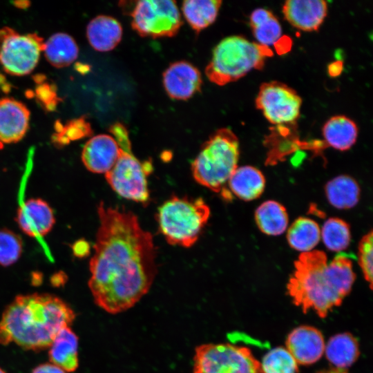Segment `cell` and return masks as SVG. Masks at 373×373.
<instances>
[{"label": "cell", "mask_w": 373, "mask_h": 373, "mask_svg": "<svg viewBox=\"0 0 373 373\" xmlns=\"http://www.w3.org/2000/svg\"><path fill=\"white\" fill-rule=\"evenodd\" d=\"M97 213L88 285L95 304L117 314L133 307L149 291L157 272L156 249L153 236L133 212L101 202Z\"/></svg>", "instance_id": "1"}, {"label": "cell", "mask_w": 373, "mask_h": 373, "mask_svg": "<svg viewBox=\"0 0 373 373\" xmlns=\"http://www.w3.org/2000/svg\"><path fill=\"white\" fill-rule=\"evenodd\" d=\"M352 262L341 254L329 262L325 253L312 250L301 253L294 262V271L287 285L293 303L304 314L313 309L325 318L349 294L355 280Z\"/></svg>", "instance_id": "2"}, {"label": "cell", "mask_w": 373, "mask_h": 373, "mask_svg": "<svg viewBox=\"0 0 373 373\" xmlns=\"http://www.w3.org/2000/svg\"><path fill=\"white\" fill-rule=\"evenodd\" d=\"M76 314L61 298L48 293L20 294L4 309L0 319V344L15 343L26 350L48 348Z\"/></svg>", "instance_id": "3"}, {"label": "cell", "mask_w": 373, "mask_h": 373, "mask_svg": "<svg viewBox=\"0 0 373 373\" xmlns=\"http://www.w3.org/2000/svg\"><path fill=\"white\" fill-rule=\"evenodd\" d=\"M239 155V142L235 133L228 128H219L202 144L193 161L192 175L198 184L216 193L222 192L230 199L225 184L238 167Z\"/></svg>", "instance_id": "4"}, {"label": "cell", "mask_w": 373, "mask_h": 373, "mask_svg": "<svg viewBox=\"0 0 373 373\" xmlns=\"http://www.w3.org/2000/svg\"><path fill=\"white\" fill-rule=\"evenodd\" d=\"M273 52L269 47L233 35L221 40L214 48L205 74L213 83L224 86L236 82L252 70H260Z\"/></svg>", "instance_id": "5"}, {"label": "cell", "mask_w": 373, "mask_h": 373, "mask_svg": "<svg viewBox=\"0 0 373 373\" xmlns=\"http://www.w3.org/2000/svg\"><path fill=\"white\" fill-rule=\"evenodd\" d=\"M210 216V209L202 198L172 195L157 209L160 232L168 243L192 247L198 240Z\"/></svg>", "instance_id": "6"}, {"label": "cell", "mask_w": 373, "mask_h": 373, "mask_svg": "<svg viewBox=\"0 0 373 373\" xmlns=\"http://www.w3.org/2000/svg\"><path fill=\"white\" fill-rule=\"evenodd\" d=\"M109 131L117 143L119 155L113 168L104 174L107 182L122 197L146 204L147 177L153 170L151 161L141 162L133 155L128 132L122 124L115 123Z\"/></svg>", "instance_id": "7"}, {"label": "cell", "mask_w": 373, "mask_h": 373, "mask_svg": "<svg viewBox=\"0 0 373 373\" xmlns=\"http://www.w3.org/2000/svg\"><path fill=\"white\" fill-rule=\"evenodd\" d=\"M193 373H262L260 363L245 347L229 343L197 346Z\"/></svg>", "instance_id": "8"}, {"label": "cell", "mask_w": 373, "mask_h": 373, "mask_svg": "<svg viewBox=\"0 0 373 373\" xmlns=\"http://www.w3.org/2000/svg\"><path fill=\"white\" fill-rule=\"evenodd\" d=\"M44 42L35 33L21 35L15 30L0 28V64L7 73L23 76L37 66Z\"/></svg>", "instance_id": "9"}, {"label": "cell", "mask_w": 373, "mask_h": 373, "mask_svg": "<svg viewBox=\"0 0 373 373\" xmlns=\"http://www.w3.org/2000/svg\"><path fill=\"white\" fill-rule=\"evenodd\" d=\"M133 29L142 37H173L182 21L175 1L142 0L132 10Z\"/></svg>", "instance_id": "10"}, {"label": "cell", "mask_w": 373, "mask_h": 373, "mask_svg": "<svg viewBox=\"0 0 373 373\" xmlns=\"http://www.w3.org/2000/svg\"><path fill=\"white\" fill-rule=\"evenodd\" d=\"M302 99L287 84L271 81L262 83L256 98V107L274 125L294 123L300 117Z\"/></svg>", "instance_id": "11"}, {"label": "cell", "mask_w": 373, "mask_h": 373, "mask_svg": "<svg viewBox=\"0 0 373 373\" xmlns=\"http://www.w3.org/2000/svg\"><path fill=\"white\" fill-rule=\"evenodd\" d=\"M15 220L19 229L32 238L46 236L55 224L52 207L41 198L25 201L17 209Z\"/></svg>", "instance_id": "12"}, {"label": "cell", "mask_w": 373, "mask_h": 373, "mask_svg": "<svg viewBox=\"0 0 373 373\" xmlns=\"http://www.w3.org/2000/svg\"><path fill=\"white\" fill-rule=\"evenodd\" d=\"M202 83L199 70L191 63H172L163 73V84L169 96L186 100L200 90Z\"/></svg>", "instance_id": "13"}, {"label": "cell", "mask_w": 373, "mask_h": 373, "mask_svg": "<svg viewBox=\"0 0 373 373\" xmlns=\"http://www.w3.org/2000/svg\"><path fill=\"white\" fill-rule=\"evenodd\" d=\"M286 347L297 364L307 365L321 358L325 345L323 336L318 329L302 325L289 334Z\"/></svg>", "instance_id": "14"}, {"label": "cell", "mask_w": 373, "mask_h": 373, "mask_svg": "<svg viewBox=\"0 0 373 373\" xmlns=\"http://www.w3.org/2000/svg\"><path fill=\"white\" fill-rule=\"evenodd\" d=\"M327 3L323 0H288L283 13L293 27L305 32L318 30L327 14Z\"/></svg>", "instance_id": "15"}, {"label": "cell", "mask_w": 373, "mask_h": 373, "mask_svg": "<svg viewBox=\"0 0 373 373\" xmlns=\"http://www.w3.org/2000/svg\"><path fill=\"white\" fill-rule=\"evenodd\" d=\"M30 111L21 102L10 97L0 99V143H16L23 139L29 127Z\"/></svg>", "instance_id": "16"}, {"label": "cell", "mask_w": 373, "mask_h": 373, "mask_svg": "<svg viewBox=\"0 0 373 373\" xmlns=\"http://www.w3.org/2000/svg\"><path fill=\"white\" fill-rule=\"evenodd\" d=\"M118 155L119 147L115 138L107 134H99L86 142L81 158L89 171L105 174L113 168Z\"/></svg>", "instance_id": "17"}, {"label": "cell", "mask_w": 373, "mask_h": 373, "mask_svg": "<svg viewBox=\"0 0 373 373\" xmlns=\"http://www.w3.org/2000/svg\"><path fill=\"white\" fill-rule=\"evenodd\" d=\"M78 345L79 338L70 327L61 328L48 347L50 363L65 372H75L79 366Z\"/></svg>", "instance_id": "18"}, {"label": "cell", "mask_w": 373, "mask_h": 373, "mask_svg": "<svg viewBox=\"0 0 373 373\" xmlns=\"http://www.w3.org/2000/svg\"><path fill=\"white\" fill-rule=\"evenodd\" d=\"M86 36L95 50L100 52L110 51L122 39V26L113 17L99 15L93 18L88 24Z\"/></svg>", "instance_id": "19"}, {"label": "cell", "mask_w": 373, "mask_h": 373, "mask_svg": "<svg viewBox=\"0 0 373 373\" xmlns=\"http://www.w3.org/2000/svg\"><path fill=\"white\" fill-rule=\"evenodd\" d=\"M325 143L339 151L349 150L356 142L358 129L356 124L345 115L330 117L322 129Z\"/></svg>", "instance_id": "20"}, {"label": "cell", "mask_w": 373, "mask_h": 373, "mask_svg": "<svg viewBox=\"0 0 373 373\" xmlns=\"http://www.w3.org/2000/svg\"><path fill=\"white\" fill-rule=\"evenodd\" d=\"M231 191L245 201L259 198L265 186V179L260 170L252 166L237 167L228 181Z\"/></svg>", "instance_id": "21"}, {"label": "cell", "mask_w": 373, "mask_h": 373, "mask_svg": "<svg viewBox=\"0 0 373 373\" xmlns=\"http://www.w3.org/2000/svg\"><path fill=\"white\" fill-rule=\"evenodd\" d=\"M325 355L329 363L338 369L352 365L358 358V343L350 333L338 334L329 338L325 347Z\"/></svg>", "instance_id": "22"}, {"label": "cell", "mask_w": 373, "mask_h": 373, "mask_svg": "<svg viewBox=\"0 0 373 373\" xmlns=\"http://www.w3.org/2000/svg\"><path fill=\"white\" fill-rule=\"evenodd\" d=\"M43 51L47 61L60 68L70 65L77 59L79 48L70 35L57 32L44 42Z\"/></svg>", "instance_id": "23"}, {"label": "cell", "mask_w": 373, "mask_h": 373, "mask_svg": "<svg viewBox=\"0 0 373 373\" xmlns=\"http://www.w3.org/2000/svg\"><path fill=\"white\" fill-rule=\"evenodd\" d=\"M325 191L329 204L339 209L354 207L360 198L358 183L348 175L333 178L327 183Z\"/></svg>", "instance_id": "24"}, {"label": "cell", "mask_w": 373, "mask_h": 373, "mask_svg": "<svg viewBox=\"0 0 373 373\" xmlns=\"http://www.w3.org/2000/svg\"><path fill=\"white\" fill-rule=\"evenodd\" d=\"M221 4L220 0H186L182 10L192 29L199 33L215 21Z\"/></svg>", "instance_id": "25"}, {"label": "cell", "mask_w": 373, "mask_h": 373, "mask_svg": "<svg viewBox=\"0 0 373 373\" xmlns=\"http://www.w3.org/2000/svg\"><path fill=\"white\" fill-rule=\"evenodd\" d=\"M249 24L257 43L269 46L281 37L282 27L273 12L265 8H256L251 14Z\"/></svg>", "instance_id": "26"}, {"label": "cell", "mask_w": 373, "mask_h": 373, "mask_svg": "<svg viewBox=\"0 0 373 373\" xmlns=\"http://www.w3.org/2000/svg\"><path fill=\"white\" fill-rule=\"evenodd\" d=\"M255 220L259 229L269 236L282 234L288 225V215L280 203L268 200L256 210Z\"/></svg>", "instance_id": "27"}, {"label": "cell", "mask_w": 373, "mask_h": 373, "mask_svg": "<svg viewBox=\"0 0 373 373\" xmlns=\"http://www.w3.org/2000/svg\"><path fill=\"white\" fill-rule=\"evenodd\" d=\"M287 239L290 247L302 253L312 251L321 239V229L313 220L300 217L289 227Z\"/></svg>", "instance_id": "28"}, {"label": "cell", "mask_w": 373, "mask_h": 373, "mask_svg": "<svg viewBox=\"0 0 373 373\" xmlns=\"http://www.w3.org/2000/svg\"><path fill=\"white\" fill-rule=\"evenodd\" d=\"M321 236L327 249L341 251L346 249L350 243V226L340 218H331L324 223Z\"/></svg>", "instance_id": "29"}, {"label": "cell", "mask_w": 373, "mask_h": 373, "mask_svg": "<svg viewBox=\"0 0 373 373\" xmlns=\"http://www.w3.org/2000/svg\"><path fill=\"white\" fill-rule=\"evenodd\" d=\"M55 133L52 135V142L57 147H63L71 141H75L87 136L92 133L90 124L84 117L68 121L65 124L59 121L55 124Z\"/></svg>", "instance_id": "30"}, {"label": "cell", "mask_w": 373, "mask_h": 373, "mask_svg": "<svg viewBox=\"0 0 373 373\" xmlns=\"http://www.w3.org/2000/svg\"><path fill=\"white\" fill-rule=\"evenodd\" d=\"M260 368L262 373H298L297 363L287 350L282 347L267 353Z\"/></svg>", "instance_id": "31"}, {"label": "cell", "mask_w": 373, "mask_h": 373, "mask_svg": "<svg viewBox=\"0 0 373 373\" xmlns=\"http://www.w3.org/2000/svg\"><path fill=\"white\" fill-rule=\"evenodd\" d=\"M23 251L21 238L10 229H0V265L9 267L15 264Z\"/></svg>", "instance_id": "32"}, {"label": "cell", "mask_w": 373, "mask_h": 373, "mask_svg": "<svg viewBox=\"0 0 373 373\" xmlns=\"http://www.w3.org/2000/svg\"><path fill=\"white\" fill-rule=\"evenodd\" d=\"M373 237L372 231L363 236L358 244V264L363 271L366 281L370 283V288H372V255H373Z\"/></svg>", "instance_id": "33"}, {"label": "cell", "mask_w": 373, "mask_h": 373, "mask_svg": "<svg viewBox=\"0 0 373 373\" xmlns=\"http://www.w3.org/2000/svg\"><path fill=\"white\" fill-rule=\"evenodd\" d=\"M56 86L46 82L39 84L35 89V96L40 105L46 111H54L61 99L57 96Z\"/></svg>", "instance_id": "34"}, {"label": "cell", "mask_w": 373, "mask_h": 373, "mask_svg": "<svg viewBox=\"0 0 373 373\" xmlns=\"http://www.w3.org/2000/svg\"><path fill=\"white\" fill-rule=\"evenodd\" d=\"M31 373H66V372L51 363H45L36 366Z\"/></svg>", "instance_id": "35"}, {"label": "cell", "mask_w": 373, "mask_h": 373, "mask_svg": "<svg viewBox=\"0 0 373 373\" xmlns=\"http://www.w3.org/2000/svg\"><path fill=\"white\" fill-rule=\"evenodd\" d=\"M64 278H66V276H64L63 273H57L52 277L51 283L53 285L59 287L65 282Z\"/></svg>", "instance_id": "36"}, {"label": "cell", "mask_w": 373, "mask_h": 373, "mask_svg": "<svg viewBox=\"0 0 373 373\" xmlns=\"http://www.w3.org/2000/svg\"><path fill=\"white\" fill-rule=\"evenodd\" d=\"M316 373H347L345 370L343 369H338V368H331L328 370H323L317 372Z\"/></svg>", "instance_id": "37"}, {"label": "cell", "mask_w": 373, "mask_h": 373, "mask_svg": "<svg viewBox=\"0 0 373 373\" xmlns=\"http://www.w3.org/2000/svg\"><path fill=\"white\" fill-rule=\"evenodd\" d=\"M14 4L19 8H26L30 6V3L28 1H15Z\"/></svg>", "instance_id": "38"}, {"label": "cell", "mask_w": 373, "mask_h": 373, "mask_svg": "<svg viewBox=\"0 0 373 373\" xmlns=\"http://www.w3.org/2000/svg\"><path fill=\"white\" fill-rule=\"evenodd\" d=\"M0 373H6L2 368L0 367Z\"/></svg>", "instance_id": "39"}]
</instances>
